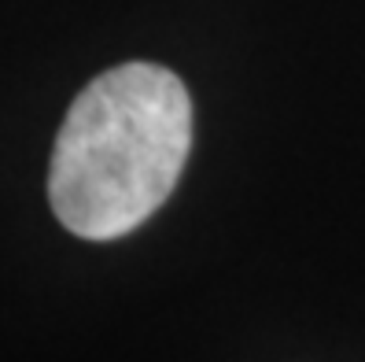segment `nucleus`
<instances>
[{
    "label": "nucleus",
    "mask_w": 365,
    "mask_h": 362,
    "mask_svg": "<svg viewBox=\"0 0 365 362\" xmlns=\"http://www.w3.org/2000/svg\"><path fill=\"white\" fill-rule=\"evenodd\" d=\"M192 148L185 81L159 63H122L74 96L48 166L52 215L74 237L115 241L170 200Z\"/></svg>",
    "instance_id": "nucleus-1"
}]
</instances>
